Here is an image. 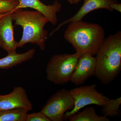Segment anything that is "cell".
<instances>
[{"label": "cell", "instance_id": "cell-1", "mask_svg": "<svg viewBox=\"0 0 121 121\" xmlns=\"http://www.w3.org/2000/svg\"><path fill=\"white\" fill-rule=\"evenodd\" d=\"M64 33V38L79 55L89 54L95 55L105 39L102 27L98 24L82 20L69 23Z\"/></svg>", "mask_w": 121, "mask_h": 121}, {"label": "cell", "instance_id": "cell-2", "mask_svg": "<svg viewBox=\"0 0 121 121\" xmlns=\"http://www.w3.org/2000/svg\"><path fill=\"white\" fill-rule=\"evenodd\" d=\"M95 55V76L103 84H109L121 71V32L105 39Z\"/></svg>", "mask_w": 121, "mask_h": 121}, {"label": "cell", "instance_id": "cell-3", "mask_svg": "<svg viewBox=\"0 0 121 121\" xmlns=\"http://www.w3.org/2000/svg\"><path fill=\"white\" fill-rule=\"evenodd\" d=\"M16 25L23 28L22 37L18 42V48L27 43L35 44L42 51L45 50L48 32L44 29L48 20L42 13L36 11L17 9L12 13Z\"/></svg>", "mask_w": 121, "mask_h": 121}, {"label": "cell", "instance_id": "cell-4", "mask_svg": "<svg viewBox=\"0 0 121 121\" xmlns=\"http://www.w3.org/2000/svg\"><path fill=\"white\" fill-rule=\"evenodd\" d=\"M79 56L76 52L74 54H58L53 56L47 65V79L57 85L67 83L70 80Z\"/></svg>", "mask_w": 121, "mask_h": 121}, {"label": "cell", "instance_id": "cell-5", "mask_svg": "<svg viewBox=\"0 0 121 121\" xmlns=\"http://www.w3.org/2000/svg\"><path fill=\"white\" fill-rule=\"evenodd\" d=\"M97 84L82 86L70 90L74 101V106L70 111L64 114V120L78 112L79 110L86 106L94 104L102 106L110 99L96 89Z\"/></svg>", "mask_w": 121, "mask_h": 121}, {"label": "cell", "instance_id": "cell-6", "mask_svg": "<svg viewBox=\"0 0 121 121\" xmlns=\"http://www.w3.org/2000/svg\"><path fill=\"white\" fill-rule=\"evenodd\" d=\"M74 105V101L70 91L62 89L49 98L41 111L51 121H62L65 113L72 109Z\"/></svg>", "mask_w": 121, "mask_h": 121}, {"label": "cell", "instance_id": "cell-7", "mask_svg": "<svg viewBox=\"0 0 121 121\" xmlns=\"http://www.w3.org/2000/svg\"><path fill=\"white\" fill-rule=\"evenodd\" d=\"M17 108H25L29 111L33 109L26 91L22 87H15L11 93L0 95V111Z\"/></svg>", "mask_w": 121, "mask_h": 121}, {"label": "cell", "instance_id": "cell-8", "mask_svg": "<svg viewBox=\"0 0 121 121\" xmlns=\"http://www.w3.org/2000/svg\"><path fill=\"white\" fill-rule=\"evenodd\" d=\"M96 67L95 57L89 54L81 55L70 81L76 86L84 84L89 78L95 76Z\"/></svg>", "mask_w": 121, "mask_h": 121}, {"label": "cell", "instance_id": "cell-9", "mask_svg": "<svg viewBox=\"0 0 121 121\" xmlns=\"http://www.w3.org/2000/svg\"><path fill=\"white\" fill-rule=\"evenodd\" d=\"M12 13L0 18V47L8 54L16 53L18 48V42L14 38Z\"/></svg>", "mask_w": 121, "mask_h": 121}, {"label": "cell", "instance_id": "cell-10", "mask_svg": "<svg viewBox=\"0 0 121 121\" xmlns=\"http://www.w3.org/2000/svg\"><path fill=\"white\" fill-rule=\"evenodd\" d=\"M19 2L17 9L30 8L42 13L52 25H55L58 22L56 14L60 12L62 5L58 0H55L52 4L46 5L39 0H17Z\"/></svg>", "mask_w": 121, "mask_h": 121}, {"label": "cell", "instance_id": "cell-11", "mask_svg": "<svg viewBox=\"0 0 121 121\" xmlns=\"http://www.w3.org/2000/svg\"><path fill=\"white\" fill-rule=\"evenodd\" d=\"M114 2H116L114 0H84L83 4L78 12L72 17L59 25L58 27L52 31L50 35H52L65 24L71 22L82 20L86 15L94 10L104 9L112 11L111 9V5Z\"/></svg>", "mask_w": 121, "mask_h": 121}, {"label": "cell", "instance_id": "cell-12", "mask_svg": "<svg viewBox=\"0 0 121 121\" xmlns=\"http://www.w3.org/2000/svg\"><path fill=\"white\" fill-rule=\"evenodd\" d=\"M35 50L32 48L22 54L17 52L8 54L5 57L0 59V69H9L32 59Z\"/></svg>", "mask_w": 121, "mask_h": 121}, {"label": "cell", "instance_id": "cell-13", "mask_svg": "<svg viewBox=\"0 0 121 121\" xmlns=\"http://www.w3.org/2000/svg\"><path fill=\"white\" fill-rule=\"evenodd\" d=\"M70 121H109L105 116H99L93 107H88L80 112L69 117Z\"/></svg>", "mask_w": 121, "mask_h": 121}, {"label": "cell", "instance_id": "cell-14", "mask_svg": "<svg viewBox=\"0 0 121 121\" xmlns=\"http://www.w3.org/2000/svg\"><path fill=\"white\" fill-rule=\"evenodd\" d=\"M29 111L25 108H17L0 111V121H25Z\"/></svg>", "mask_w": 121, "mask_h": 121}, {"label": "cell", "instance_id": "cell-15", "mask_svg": "<svg viewBox=\"0 0 121 121\" xmlns=\"http://www.w3.org/2000/svg\"><path fill=\"white\" fill-rule=\"evenodd\" d=\"M121 104V97L116 99H109L102 106L101 112L107 117L118 116L121 114L119 110Z\"/></svg>", "mask_w": 121, "mask_h": 121}, {"label": "cell", "instance_id": "cell-16", "mask_svg": "<svg viewBox=\"0 0 121 121\" xmlns=\"http://www.w3.org/2000/svg\"><path fill=\"white\" fill-rule=\"evenodd\" d=\"M19 2L17 0H0V18L17 9Z\"/></svg>", "mask_w": 121, "mask_h": 121}, {"label": "cell", "instance_id": "cell-17", "mask_svg": "<svg viewBox=\"0 0 121 121\" xmlns=\"http://www.w3.org/2000/svg\"><path fill=\"white\" fill-rule=\"evenodd\" d=\"M25 121H51L42 111L29 114L26 115Z\"/></svg>", "mask_w": 121, "mask_h": 121}, {"label": "cell", "instance_id": "cell-18", "mask_svg": "<svg viewBox=\"0 0 121 121\" xmlns=\"http://www.w3.org/2000/svg\"><path fill=\"white\" fill-rule=\"evenodd\" d=\"M110 8L112 11L115 10L119 12H121V4H118L117 2H114L111 5Z\"/></svg>", "mask_w": 121, "mask_h": 121}, {"label": "cell", "instance_id": "cell-19", "mask_svg": "<svg viewBox=\"0 0 121 121\" xmlns=\"http://www.w3.org/2000/svg\"><path fill=\"white\" fill-rule=\"evenodd\" d=\"M82 0H73V4H78V2H80Z\"/></svg>", "mask_w": 121, "mask_h": 121}, {"label": "cell", "instance_id": "cell-20", "mask_svg": "<svg viewBox=\"0 0 121 121\" xmlns=\"http://www.w3.org/2000/svg\"><path fill=\"white\" fill-rule=\"evenodd\" d=\"M67 0L70 4H73V0Z\"/></svg>", "mask_w": 121, "mask_h": 121}]
</instances>
